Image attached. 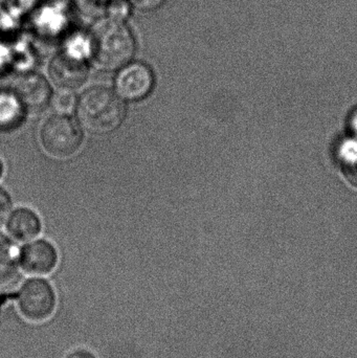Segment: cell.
<instances>
[{"instance_id": "obj_1", "label": "cell", "mask_w": 357, "mask_h": 358, "mask_svg": "<svg viewBox=\"0 0 357 358\" xmlns=\"http://www.w3.org/2000/svg\"><path fill=\"white\" fill-rule=\"evenodd\" d=\"M88 38L90 56L105 71L122 69L136 54V40L124 21L108 16L99 19Z\"/></svg>"}, {"instance_id": "obj_2", "label": "cell", "mask_w": 357, "mask_h": 358, "mask_svg": "<svg viewBox=\"0 0 357 358\" xmlns=\"http://www.w3.org/2000/svg\"><path fill=\"white\" fill-rule=\"evenodd\" d=\"M125 113L121 96L104 86L86 90L78 102V120L82 127L92 134L115 131L123 123Z\"/></svg>"}, {"instance_id": "obj_3", "label": "cell", "mask_w": 357, "mask_h": 358, "mask_svg": "<svg viewBox=\"0 0 357 358\" xmlns=\"http://www.w3.org/2000/svg\"><path fill=\"white\" fill-rule=\"evenodd\" d=\"M42 147L50 157L67 159L78 152L83 134L81 127L66 115L50 117L42 126L40 132Z\"/></svg>"}, {"instance_id": "obj_4", "label": "cell", "mask_w": 357, "mask_h": 358, "mask_svg": "<svg viewBox=\"0 0 357 358\" xmlns=\"http://www.w3.org/2000/svg\"><path fill=\"white\" fill-rule=\"evenodd\" d=\"M19 313L27 321L41 323L56 310L57 296L50 282L41 278L27 280L17 294Z\"/></svg>"}, {"instance_id": "obj_5", "label": "cell", "mask_w": 357, "mask_h": 358, "mask_svg": "<svg viewBox=\"0 0 357 358\" xmlns=\"http://www.w3.org/2000/svg\"><path fill=\"white\" fill-rule=\"evenodd\" d=\"M48 73L57 87L73 92L86 83L89 69L81 55L65 50L54 57L48 67Z\"/></svg>"}, {"instance_id": "obj_6", "label": "cell", "mask_w": 357, "mask_h": 358, "mask_svg": "<svg viewBox=\"0 0 357 358\" xmlns=\"http://www.w3.org/2000/svg\"><path fill=\"white\" fill-rule=\"evenodd\" d=\"M13 96L21 110L31 115L43 113L52 100L50 84L38 73H27L15 81Z\"/></svg>"}, {"instance_id": "obj_7", "label": "cell", "mask_w": 357, "mask_h": 358, "mask_svg": "<svg viewBox=\"0 0 357 358\" xmlns=\"http://www.w3.org/2000/svg\"><path fill=\"white\" fill-rule=\"evenodd\" d=\"M154 76L144 63H128L122 67L115 80V88L121 98L138 101L146 98L153 88Z\"/></svg>"}, {"instance_id": "obj_8", "label": "cell", "mask_w": 357, "mask_h": 358, "mask_svg": "<svg viewBox=\"0 0 357 358\" xmlns=\"http://www.w3.org/2000/svg\"><path fill=\"white\" fill-rule=\"evenodd\" d=\"M23 271L33 275H45L56 268L58 255L52 244L39 240L22 248L19 258Z\"/></svg>"}, {"instance_id": "obj_9", "label": "cell", "mask_w": 357, "mask_h": 358, "mask_svg": "<svg viewBox=\"0 0 357 358\" xmlns=\"http://www.w3.org/2000/svg\"><path fill=\"white\" fill-rule=\"evenodd\" d=\"M10 235L18 241L35 239L41 231L39 217L29 208H18L10 214L8 220Z\"/></svg>"}, {"instance_id": "obj_10", "label": "cell", "mask_w": 357, "mask_h": 358, "mask_svg": "<svg viewBox=\"0 0 357 358\" xmlns=\"http://www.w3.org/2000/svg\"><path fill=\"white\" fill-rule=\"evenodd\" d=\"M17 271L14 246L6 236L0 234V286L10 283L16 277Z\"/></svg>"}, {"instance_id": "obj_11", "label": "cell", "mask_w": 357, "mask_h": 358, "mask_svg": "<svg viewBox=\"0 0 357 358\" xmlns=\"http://www.w3.org/2000/svg\"><path fill=\"white\" fill-rule=\"evenodd\" d=\"M21 113L22 110L14 96L0 98V125L14 126L18 123Z\"/></svg>"}, {"instance_id": "obj_12", "label": "cell", "mask_w": 357, "mask_h": 358, "mask_svg": "<svg viewBox=\"0 0 357 358\" xmlns=\"http://www.w3.org/2000/svg\"><path fill=\"white\" fill-rule=\"evenodd\" d=\"M75 98L71 92L61 90L54 98V107L59 113H69L75 107Z\"/></svg>"}, {"instance_id": "obj_13", "label": "cell", "mask_w": 357, "mask_h": 358, "mask_svg": "<svg viewBox=\"0 0 357 358\" xmlns=\"http://www.w3.org/2000/svg\"><path fill=\"white\" fill-rule=\"evenodd\" d=\"M343 172L351 185L357 187V151H350L343 161Z\"/></svg>"}, {"instance_id": "obj_14", "label": "cell", "mask_w": 357, "mask_h": 358, "mask_svg": "<svg viewBox=\"0 0 357 358\" xmlns=\"http://www.w3.org/2000/svg\"><path fill=\"white\" fill-rule=\"evenodd\" d=\"M109 15L111 18L124 21L129 13V6H131L128 0H109Z\"/></svg>"}, {"instance_id": "obj_15", "label": "cell", "mask_w": 357, "mask_h": 358, "mask_svg": "<svg viewBox=\"0 0 357 358\" xmlns=\"http://www.w3.org/2000/svg\"><path fill=\"white\" fill-rule=\"evenodd\" d=\"M12 214V199L6 189L0 187V227L8 222Z\"/></svg>"}, {"instance_id": "obj_16", "label": "cell", "mask_w": 357, "mask_h": 358, "mask_svg": "<svg viewBox=\"0 0 357 358\" xmlns=\"http://www.w3.org/2000/svg\"><path fill=\"white\" fill-rule=\"evenodd\" d=\"M131 6L140 10H153L165 3L166 0H128Z\"/></svg>"}, {"instance_id": "obj_17", "label": "cell", "mask_w": 357, "mask_h": 358, "mask_svg": "<svg viewBox=\"0 0 357 358\" xmlns=\"http://www.w3.org/2000/svg\"><path fill=\"white\" fill-rule=\"evenodd\" d=\"M65 358H98L94 352L85 348H77L71 351Z\"/></svg>"}, {"instance_id": "obj_18", "label": "cell", "mask_w": 357, "mask_h": 358, "mask_svg": "<svg viewBox=\"0 0 357 358\" xmlns=\"http://www.w3.org/2000/svg\"><path fill=\"white\" fill-rule=\"evenodd\" d=\"M352 128H354V132L357 134V113L356 117H354V122H352Z\"/></svg>"}, {"instance_id": "obj_19", "label": "cell", "mask_w": 357, "mask_h": 358, "mask_svg": "<svg viewBox=\"0 0 357 358\" xmlns=\"http://www.w3.org/2000/svg\"><path fill=\"white\" fill-rule=\"evenodd\" d=\"M3 172H4L3 163H2L1 159H0V179H1L2 176H3Z\"/></svg>"}, {"instance_id": "obj_20", "label": "cell", "mask_w": 357, "mask_h": 358, "mask_svg": "<svg viewBox=\"0 0 357 358\" xmlns=\"http://www.w3.org/2000/svg\"><path fill=\"white\" fill-rule=\"evenodd\" d=\"M48 1H52V0H48Z\"/></svg>"}]
</instances>
